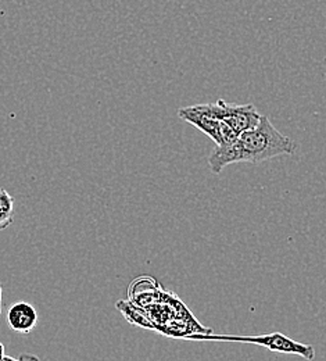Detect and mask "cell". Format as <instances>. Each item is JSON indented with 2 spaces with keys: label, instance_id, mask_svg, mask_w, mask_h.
<instances>
[{
  "label": "cell",
  "instance_id": "obj_1",
  "mask_svg": "<svg viewBox=\"0 0 326 361\" xmlns=\"http://www.w3.org/2000/svg\"><path fill=\"white\" fill-rule=\"evenodd\" d=\"M242 153V163H263L280 156L296 153V142L280 133L267 116H261L260 123L237 139Z\"/></svg>",
  "mask_w": 326,
  "mask_h": 361
},
{
  "label": "cell",
  "instance_id": "obj_2",
  "mask_svg": "<svg viewBox=\"0 0 326 361\" xmlns=\"http://www.w3.org/2000/svg\"><path fill=\"white\" fill-rule=\"evenodd\" d=\"M185 339L193 341H224V342H244L263 346L271 352L284 355L301 356L307 361L315 359V350L311 345L296 342L280 332L260 335V336H234V335H213V334H189Z\"/></svg>",
  "mask_w": 326,
  "mask_h": 361
},
{
  "label": "cell",
  "instance_id": "obj_3",
  "mask_svg": "<svg viewBox=\"0 0 326 361\" xmlns=\"http://www.w3.org/2000/svg\"><path fill=\"white\" fill-rule=\"evenodd\" d=\"M196 109L217 121L225 123L239 136L257 127L261 118L253 104H232L218 100L215 103L196 104Z\"/></svg>",
  "mask_w": 326,
  "mask_h": 361
},
{
  "label": "cell",
  "instance_id": "obj_4",
  "mask_svg": "<svg viewBox=\"0 0 326 361\" xmlns=\"http://www.w3.org/2000/svg\"><path fill=\"white\" fill-rule=\"evenodd\" d=\"M178 116H180L181 120L192 124L193 127H196L203 134L210 136L217 143V146L231 145L239 139V135L233 131L231 127H228L225 123L217 121V120L200 113L196 109V106H189V107L180 109Z\"/></svg>",
  "mask_w": 326,
  "mask_h": 361
},
{
  "label": "cell",
  "instance_id": "obj_5",
  "mask_svg": "<svg viewBox=\"0 0 326 361\" xmlns=\"http://www.w3.org/2000/svg\"><path fill=\"white\" fill-rule=\"evenodd\" d=\"M8 328L18 334H30L38 325V312L35 306L27 302H17L8 307L7 312Z\"/></svg>",
  "mask_w": 326,
  "mask_h": 361
},
{
  "label": "cell",
  "instance_id": "obj_6",
  "mask_svg": "<svg viewBox=\"0 0 326 361\" xmlns=\"http://www.w3.org/2000/svg\"><path fill=\"white\" fill-rule=\"evenodd\" d=\"M236 163H242V153L237 140L231 145L217 146L208 157V166L214 174H220L225 167Z\"/></svg>",
  "mask_w": 326,
  "mask_h": 361
},
{
  "label": "cell",
  "instance_id": "obj_7",
  "mask_svg": "<svg viewBox=\"0 0 326 361\" xmlns=\"http://www.w3.org/2000/svg\"><path fill=\"white\" fill-rule=\"evenodd\" d=\"M14 221V197L3 188H0V231L13 224Z\"/></svg>",
  "mask_w": 326,
  "mask_h": 361
},
{
  "label": "cell",
  "instance_id": "obj_8",
  "mask_svg": "<svg viewBox=\"0 0 326 361\" xmlns=\"http://www.w3.org/2000/svg\"><path fill=\"white\" fill-rule=\"evenodd\" d=\"M0 361H41V359L35 355H31V353H24L18 357H11V356H4L3 359H0Z\"/></svg>",
  "mask_w": 326,
  "mask_h": 361
},
{
  "label": "cell",
  "instance_id": "obj_9",
  "mask_svg": "<svg viewBox=\"0 0 326 361\" xmlns=\"http://www.w3.org/2000/svg\"><path fill=\"white\" fill-rule=\"evenodd\" d=\"M6 355H4V345L0 343V359H3Z\"/></svg>",
  "mask_w": 326,
  "mask_h": 361
},
{
  "label": "cell",
  "instance_id": "obj_10",
  "mask_svg": "<svg viewBox=\"0 0 326 361\" xmlns=\"http://www.w3.org/2000/svg\"><path fill=\"white\" fill-rule=\"evenodd\" d=\"M0 303H1V283H0Z\"/></svg>",
  "mask_w": 326,
  "mask_h": 361
},
{
  "label": "cell",
  "instance_id": "obj_11",
  "mask_svg": "<svg viewBox=\"0 0 326 361\" xmlns=\"http://www.w3.org/2000/svg\"><path fill=\"white\" fill-rule=\"evenodd\" d=\"M0 316H1V303H0Z\"/></svg>",
  "mask_w": 326,
  "mask_h": 361
}]
</instances>
